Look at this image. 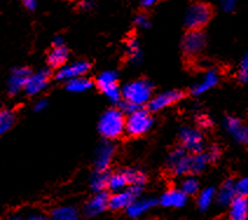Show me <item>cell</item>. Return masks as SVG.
Returning <instances> with one entry per match:
<instances>
[{
    "label": "cell",
    "mask_w": 248,
    "mask_h": 220,
    "mask_svg": "<svg viewBox=\"0 0 248 220\" xmlns=\"http://www.w3.org/2000/svg\"><path fill=\"white\" fill-rule=\"evenodd\" d=\"M233 138H234L235 141H238V142L242 143V144L248 145V126L244 124V126H241L240 130L238 131V134H236Z\"/></svg>",
    "instance_id": "cell-35"
},
{
    "label": "cell",
    "mask_w": 248,
    "mask_h": 220,
    "mask_svg": "<svg viewBox=\"0 0 248 220\" xmlns=\"http://www.w3.org/2000/svg\"><path fill=\"white\" fill-rule=\"evenodd\" d=\"M207 155V158L210 160V163H216L217 160L220 158L221 156V149L219 148L218 145H212L210 149H208V151L206 152Z\"/></svg>",
    "instance_id": "cell-34"
},
{
    "label": "cell",
    "mask_w": 248,
    "mask_h": 220,
    "mask_svg": "<svg viewBox=\"0 0 248 220\" xmlns=\"http://www.w3.org/2000/svg\"><path fill=\"white\" fill-rule=\"evenodd\" d=\"M31 75H32V72L27 67H16V68H13L7 79L8 94L14 96V95L19 94L21 90H24Z\"/></svg>",
    "instance_id": "cell-9"
},
{
    "label": "cell",
    "mask_w": 248,
    "mask_h": 220,
    "mask_svg": "<svg viewBox=\"0 0 248 220\" xmlns=\"http://www.w3.org/2000/svg\"><path fill=\"white\" fill-rule=\"evenodd\" d=\"M238 79L242 83L248 82V53L245 54L240 62V66H239L238 70Z\"/></svg>",
    "instance_id": "cell-32"
},
{
    "label": "cell",
    "mask_w": 248,
    "mask_h": 220,
    "mask_svg": "<svg viewBox=\"0 0 248 220\" xmlns=\"http://www.w3.org/2000/svg\"><path fill=\"white\" fill-rule=\"evenodd\" d=\"M187 196L179 189H171L166 191L160 197L159 203L164 207H183L186 204Z\"/></svg>",
    "instance_id": "cell-17"
},
{
    "label": "cell",
    "mask_w": 248,
    "mask_h": 220,
    "mask_svg": "<svg viewBox=\"0 0 248 220\" xmlns=\"http://www.w3.org/2000/svg\"><path fill=\"white\" fill-rule=\"evenodd\" d=\"M14 120H16V115L12 110L0 108V136L6 134L12 128Z\"/></svg>",
    "instance_id": "cell-28"
},
{
    "label": "cell",
    "mask_w": 248,
    "mask_h": 220,
    "mask_svg": "<svg viewBox=\"0 0 248 220\" xmlns=\"http://www.w3.org/2000/svg\"><path fill=\"white\" fill-rule=\"evenodd\" d=\"M128 178L129 188H143L146 182V176L142 171L135 170V169H128L124 170Z\"/></svg>",
    "instance_id": "cell-29"
},
{
    "label": "cell",
    "mask_w": 248,
    "mask_h": 220,
    "mask_svg": "<svg viewBox=\"0 0 248 220\" xmlns=\"http://www.w3.org/2000/svg\"><path fill=\"white\" fill-rule=\"evenodd\" d=\"M183 97H184V94L179 90H169V92L160 93V94H157L156 96H152L150 102L148 104L149 110L155 112L159 111V110L170 107L171 104L177 103Z\"/></svg>",
    "instance_id": "cell-13"
},
{
    "label": "cell",
    "mask_w": 248,
    "mask_h": 220,
    "mask_svg": "<svg viewBox=\"0 0 248 220\" xmlns=\"http://www.w3.org/2000/svg\"><path fill=\"white\" fill-rule=\"evenodd\" d=\"M109 177H110V174L108 173V171H95L92 174V178H90V186H92L93 191L95 193L103 192L108 188Z\"/></svg>",
    "instance_id": "cell-22"
},
{
    "label": "cell",
    "mask_w": 248,
    "mask_h": 220,
    "mask_svg": "<svg viewBox=\"0 0 248 220\" xmlns=\"http://www.w3.org/2000/svg\"><path fill=\"white\" fill-rule=\"evenodd\" d=\"M210 164V160L207 158L206 152H200V154L191 155V174H198L206 169Z\"/></svg>",
    "instance_id": "cell-26"
},
{
    "label": "cell",
    "mask_w": 248,
    "mask_h": 220,
    "mask_svg": "<svg viewBox=\"0 0 248 220\" xmlns=\"http://www.w3.org/2000/svg\"><path fill=\"white\" fill-rule=\"evenodd\" d=\"M97 88L108 97L112 103L120 104L122 101V89H120L117 82V73L115 70L102 72L96 79Z\"/></svg>",
    "instance_id": "cell-5"
},
{
    "label": "cell",
    "mask_w": 248,
    "mask_h": 220,
    "mask_svg": "<svg viewBox=\"0 0 248 220\" xmlns=\"http://www.w3.org/2000/svg\"><path fill=\"white\" fill-rule=\"evenodd\" d=\"M26 220H46V217L42 216V214L34 213V214H31V216H28Z\"/></svg>",
    "instance_id": "cell-41"
},
{
    "label": "cell",
    "mask_w": 248,
    "mask_h": 220,
    "mask_svg": "<svg viewBox=\"0 0 248 220\" xmlns=\"http://www.w3.org/2000/svg\"><path fill=\"white\" fill-rule=\"evenodd\" d=\"M109 198H110V196H108L106 191L95 193L84 205V216L88 217V218H93V217H96L102 213L109 207Z\"/></svg>",
    "instance_id": "cell-14"
},
{
    "label": "cell",
    "mask_w": 248,
    "mask_h": 220,
    "mask_svg": "<svg viewBox=\"0 0 248 220\" xmlns=\"http://www.w3.org/2000/svg\"><path fill=\"white\" fill-rule=\"evenodd\" d=\"M155 0H143V1H140V6L144 7V8H149L151 6H154L155 5Z\"/></svg>",
    "instance_id": "cell-42"
},
{
    "label": "cell",
    "mask_w": 248,
    "mask_h": 220,
    "mask_svg": "<svg viewBox=\"0 0 248 220\" xmlns=\"http://www.w3.org/2000/svg\"><path fill=\"white\" fill-rule=\"evenodd\" d=\"M52 220H81L74 206H61L52 212Z\"/></svg>",
    "instance_id": "cell-24"
},
{
    "label": "cell",
    "mask_w": 248,
    "mask_h": 220,
    "mask_svg": "<svg viewBox=\"0 0 248 220\" xmlns=\"http://www.w3.org/2000/svg\"><path fill=\"white\" fill-rule=\"evenodd\" d=\"M219 82V75L216 70H210L206 74L204 75V79H202L200 82L194 84L191 89V93L194 95V96H199V95L204 94V93L208 92L210 89L214 88Z\"/></svg>",
    "instance_id": "cell-19"
},
{
    "label": "cell",
    "mask_w": 248,
    "mask_h": 220,
    "mask_svg": "<svg viewBox=\"0 0 248 220\" xmlns=\"http://www.w3.org/2000/svg\"><path fill=\"white\" fill-rule=\"evenodd\" d=\"M152 98V84L148 80H136L122 88V101L134 108H143Z\"/></svg>",
    "instance_id": "cell-1"
},
{
    "label": "cell",
    "mask_w": 248,
    "mask_h": 220,
    "mask_svg": "<svg viewBox=\"0 0 248 220\" xmlns=\"http://www.w3.org/2000/svg\"><path fill=\"white\" fill-rule=\"evenodd\" d=\"M50 80V72L49 69H40L38 72L32 73V75L28 79L26 87H25L24 92L30 96H34L41 93L42 90L46 89L48 86Z\"/></svg>",
    "instance_id": "cell-12"
},
{
    "label": "cell",
    "mask_w": 248,
    "mask_h": 220,
    "mask_svg": "<svg viewBox=\"0 0 248 220\" xmlns=\"http://www.w3.org/2000/svg\"><path fill=\"white\" fill-rule=\"evenodd\" d=\"M221 8L225 12H232L235 8V1H232V0H230V1H222Z\"/></svg>",
    "instance_id": "cell-39"
},
{
    "label": "cell",
    "mask_w": 248,
    "mask_h": 220,
    "mask_svg": "<svg viewBox=\"0 0 248 220\" xmlns=\"http://www.w3.org/2000/svg\"><path fill=\"white\" fill-rule=\"evenodd\" d=\"M126 55L132 63H140L142 60V50L136 38H129L126 41Z\"/></svg>",
    "instance_id": "cell-27"
},
{
    "label": "cell",
    "mask_w": 248,
    "mask_h": 220,
    "mask_svg": "<svg viewBox=\"0 0 248 220\" xmlns=\"http://www.w3.org/2000/svg\"><path fill=\"white\" fill-rule=\"evenodd\" d=\"M93 6V2L92 1H82L80 2V7L83 8V10H89L90 7Z\"/></svg>",
    "instance_id": "cell-44"
},
{
    "label": "cell",
    "mask_w": 248,
    "mask_h": 220,
    "mask_svg": "<svg viewBox=\"0 0 248 220\" xmlns=\"http://www.w3.org/2000/svg\"><path fill=\"white\" fill-rule=\"evenodd\" d=\"M135 25L140 28H149L150 27V20L145 14H138L135 18Z\"/></svg>",
    "instance_id": "cell-36"
},
{
    "label": "cell",
    "mask_w": 248,
    "mask_h": 220,
    "mask_svg": "<svg viewBox=\"0 0 248 220\" xmlns=\"http://www.w3.org/2000/svg\"><path fill=\"white\" fill-rule=\"evenodd\" d=\"M125 188H129L128 184V178H126V174L124 171L116 172V173H112L109 177L108 182V189L109 190L114 191L115 193L121 192Z\"/></svg>",
    "instance_id": "cell-23"
},
{
    "label": "cell",
    "mask_w": 248,
    "mask_h": 220,
    "mask_svg": "<svg viewBox=\"0 0 248 220\" xmlns=\"http://www.w3.org/2000/svg\"><path fill=\"white\" fill-rule=\"evenodd\" d=\"M183 52L188 58L199 55L206 46V35L202 31H188L183 39Z\"/></svg>",
    "instance_id": "cell-8"
},
{
    "label": "cell",
    "mask_w": 248,
    "mask_h": 220,
    "mask_svg": "<svg viewBox=\"0 0 248 220\" xmlns=\"http://www.w3.org/2000/svg\"><path fill=\"white\" fill-rule=\"evenodd\" d=\"M197 122H198L199 126H202V128H204V129L211 128V126H213L212 120H211V118L208 116H206V115H199Z\"/></svg>",
    "instance_id": "cell-37"
},
{
    "label": "cell",
    "mask_w": 248,
    "mask_h": 220,
    "mask_svg": "<svg viewBox=\"0 0 248 220\" xmlns=\"http://www.w3.org/2000/svg\"><path fill=\"white\" fill-rule=\"evenodd\" d=\"M98 131L106 140H116L125 131V117L121 109H109L101 116Z\"/></svg>",
    "instance_id": "cell-2"
},
{
    "label": "cell",
    "mask_w": 248,
    "mask_h": 220,
    "mask_svg": "<svg viewBox=\"0 0 248 220\" xmlns=\"http://www.w3.org/2000/svg\"><path fill=\"white\" fill-rule=\"evenodd\" d=\"M180 190L184 192L186 196H194V194L198 193L199 191V183L194 177H187L183 180L182 183V188Z\"/></svg>",
    "instance_id": "cell-31"
},
{
    "label": "cell",
    "mask_w": 248,
    "mask_h": 220,
    "mask_svg": "<svg viewBox=\"0 0 248 220\" xmlns=\"http://www.w3.org/2000/svg\"><path fill=\"white\" fill-rule=\"evenodd\" d=\"M235 188L238 196L248 198V177H244V178L235 182Z\"/></svg>",
    "instance_id": "cell-33"
},
{
    "label": "cell",
    "mask_w": 248,
    "mask_h": 220,
    "mask_svg": "<svg viewBox=\"0 0 248 220\" xmlns=\"http://www.w3.org/2000/svg\"><path fill=\"white\" fill-rule=\"evenodd\" d=\"M238 197L235 188V182L233 179H227L220 185L216 193V200L221 206H230L231 203Z\"/></svg>",
    "instance_id": "cell-16"
},
{
    "label": "cell",
    "mask_w": 248,
    "mask_h": 220,
    "mask_svg": "<svg viewBox=\"0 0 248 220\" xmlns=\"http://www.w3.org/2000/svg\"><path fill=\"white\" fill-rule=\"evenodd\" d=\"M7 220H22L20 217H18V216H14V217H11V218H8Z\"/></svg>",
    "instance_id": "cell-45"
},
{
    "label": "cell",
    "mask_w": 248,
    "mask_h": 220,
    "mask_svg": "<svg viewBox=\"0 0 248 220\" xmlns=\"http://www.w3.org/2000/svg\"><path fill=\"white\" fill-rule=\"evenodd\" d=\"M179 141L182 148L191 155L200 154L204 150V136L202 132L196 129L183 128L179 132Z\"/></svg>",
    "instance_id": "cell-7"
},
{
    "label": "cell",
    "mask_w": 248,
    "mask_h": 220,
    "mask_svg": "<svg viewBox=\"0 0 248 220\" xmlns=\"http://www.w3.org/2000/svg\"><path fill=\"white\" fill-rule=\"evenodd\" d=\"M24 2V6L27 8L28 11H34L36 6H38V4H36V1H34V0H25Z\"/></svg>",
    "instance_id": "cell-40"
},
{
    "label": "cell",
    "mask_w": 248,
    "mask_h": 220,
    "mask_svg": "<svg viewBox=\"0 0 248 220\" xmlns=\"http://www.w3.org/2000/svg\"><path fill=\"white\" fill-rule=\"evenodd\" d=\"M93 87V81L88 78H81L73 79V80L66 82V89L69 90L72 93H84L87 90H89Z\"/></svg>",
    "instance_id": "cell-25"
},
{
    "label": "cell",
    "mask_w": 248,
    "mask_h": 220,
    "mask_svg": "<svg viewBox=\"0 0 248 220\" xmlns=\"http://www.w3.org/2000/svg\"><path fill=\"white\" fill-rule=\"evenodd\" d=\"M68 55L69 53L66 46L53 47V49L50 50L48 56H47V62H48L49 67H52V68L60 69L61 67H63L67 63Z\"/></svg>",
    "instance_id": "cell-21"
},
{
    "label": "cell",
    "mask_w": 248,
    "mask_h": 220,
    "mask_svg": "<svg viewBox=\"0 0 248 220\" xmlns=\"http://www.w3.org/2000/svg\"><path fill=\"white\" fill-rule=\"evenodd\" d=\"M157 205V200L155 198H145L140 200H134L128 208H126V214L131 218H138L146 211L151 210Z\"/></svg>",
    "instance_id": "cell-20"
},
{
    "label": "cell",
    "mask_w": 248,
    "mask_h": 220,
    "mask_svg": "<svg viewBox=\"0 0 248 220\" xmlns=\"http://www.w3.org/2000/svg\"><path fill=\"white\" fill-rule=\"evenodd\" d=\"M142 189L143 188H131L130 186L126 190L114 193L109 198V208L114 211L128 208L129 205L138 198V196L142 192Z\"/></svg>",
    "instance_id": "cell-11"
},
{
    "label": "cell",
    "mask_w": 248,
    "mask_h": 220,
    "mask_svg": "<svg viewBox=\"0 0 248 220\" xmlns=\"http://www.w3.org/2000/svg\"><path fill=\"white\" fill-rule=\"evenodd\" d=\"M89 69L90 63L84 60L75 61L72 62V63H66L60 69H58V72H56V79L60 81L68 82V81L73 80V79L84 76L89 72Z\"/></svg>",
    "instance_id": "cell-10"
},
{
    "label": "cell",
    "mask_w": 248,
    "mask_h": 220,
    "mask_svg": "<svg viewBox=\"0 0 248 220\" xmlns=\"http://www.w3.org/2000/svg\"><path fill=\"white\" fill-rule=\"evenodd\" d=\"M213 16L212 7L205 2L191 5L185 14V25L190 31H202Z\"/></svg>",
    "instance_id": "cell-4"
},
{
    "label": "cell",
    "mask_w": 248,
    "mask_h": 220,
    "mask_svg": "<svg viewBox=\"0 0 248 220\" xmlns=\"http://www.w3.org/2000/svg\"><path fill=\"white\" fill-rule=\"evenodd\" d=\"M166 166L176 176H183L191 172V154L183 148H176L169 154Z\"/></svg>",
    "instance_id": "cell-6"
},
{
    "label": "cell",
    "mask_w": 248,
    "mask_h": 220,
    "mask_svg": "<svg viewBox=\"0 0 248 220\" xmlns=\"http://www.w3.org/2000/svg\"><path fill=\"white\" fill-rule=\"evenodd\" d=\"M60 46H64L63 45V39L61 36H56L53 41V47H60Z\"/></svg>",
    "instance_id": "cell-43"
},
{
    "label": "cell",
    "mask_w": 248,
    "mask_h": 220,
    "mask_svg": "<svg viewBox=\"0 0 248 220\" xmlns=\"http://www.w3.org/2000/svg\"><path fill=\"white\" fill-rule=\"evenodd\" d=\"M228 220H248V198L238 196L230 204Z\"/></svg>",
    "instance_id": "cell-18"
},
{
    "label": "cell",
    "mask_w": 248,
    "mask_h": 220,
    "mask_svg": "<svg viewBox=\"0 0 248 220\" xmlns=\"http://www.w3.org/2000/svg\"><path fill=\"white\" fill-rule=\"evenodd\" d=\"M115 154V145L110 142H104L98 146L96 154H95L94 164L96 170L108 171V168L111 164L112 157Z\"/></svg>",
    "instance_id": "cell-15"
},
{
    "label": "cell",
    "mask_w": 248,
    "mask_h": 220,
    "mask_svg": "<svg viewBox=\"0 0 248 220\" xmlns=\"http://www.w3.org/2000/svg\"><path fill=\"white\" fill-rule=\"evenodd\" d=\"M216 193L217 191L214 190L213 188H207L205 190H202V192L198 194V199H197V203H198V206L202 211H206L210 205L212 204L213 200L216 199Z\"/></svg>",
    "instance_id": "cell-30"
},
{
    "label": "cell",
    "mask_w": 248,
    "mask_h": 220,
    "mask_svg": "<svg viewBox=\"0 0 248 220\" xmlns=\"http://www.w3.org/2000/svg\"><path fill=\"white\" fill-rule=\"evenodd\" d=\"M47 106H48V102H47V100H45V98H40V100H38L34 104V111L36 112H40L42 110H45L47 108Z\"/></svg>",
    "instance_id": "cell-38"
},
{
    "label": "cell",
    "mask_w": 248,
    "mask_h": 220,
    "mask_svg": "<svg viewBox=\"0 0 248 220\" xmlns=\"http://www.w3.org/2000/svg\"><path fill=\"white\" fill-rule=\"evenodd\" d=\"M154 124L150 111L144 108H137L126 114L125 132L131 137H140L145 135Z\"/></svg>",
    "instance_id": "cell-3"
}]
</instances>
